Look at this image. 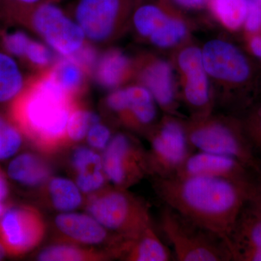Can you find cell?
<instances>
[{"label":"cell","mask_w":261,"mask_h":261,"mask_svg":"<svg viewBox=\"0 0 261 261\" xmlns=\"http://www.w3.org/2000/svg\"><path fill=\"white\" fill-rule=\"evenodd\" d=\"M105 176L102 171L78 173L76 185L81 191L90 193L99 190L104 185Z\"/></svg>","instance_id":"cell-33"},{"label":"cell","mask_w":261,"mask_h":261,"mask_svg":"<svg viewBox=\"0 0 261 261\" xmlns=\"http://www.w3.org/2000/svg\"><path fill=\"white\" fill-rule=\"evenodd\" d=\"M53 81L48 70L34 73L12 101L10 115L21 133L44 150L68 142L67 125L76 102Z\"/></svg>","instance_id":"cell-2"},{"label":"cell","mask_w":261,"mask_h":261,"mask_svg":"<svg viewBox=\"0 0 261 261\" xmlns=\"http://www.w3.org/2000/svg\"><path fill=\"white\" fill-rule=\"evenodd\" d=\"M124 89L126 106L120 114L122 118L134 124L147 125L152 122L155 118L156 109L149 91L139 86Z\"/></svg>","instance_id":"cell-21"},{"label":"cell","mask_w":261,"mask_h":261,"mask_svg":"<svg viewBox=\"0 0 261 261\" xmlns=\"http://www.w3.org/2000/svg\"><path fill=\"white\" fill-rule=\"evenodd\" d=\"M154 188L164 205L226 240L250 200V185L209 176L154 177Z\"/></svg>","instance_id":"cell-1"},{"label":"cell","mask_w":261,"mask_h":261,"mask_svg":"<svg viewBox=\"0 0 261 261\" xmlns=\"http://www.w3.org/2000/svg\"><path fill=\"white\" fill-rule=\"evenodd\" d=\"M134 24L142 37L159 47H170L185 37L186 28L179 20L169 18L159 7L142 5L136 10Z\"/></svg>","instance_id":"cell-12"},{"label":"cell","mask_w":261,"mask_h":261,"mask_svg":"<svg viewBox=\"0 0 261 261\" xmlns=\"http://www.w3.org/2000/svg\"><path fill=\"white\" fill-rule=\"evenodd\" d=\"M48 72L61 89L77 101L87 94L89 81L92 80L87 71L70 57L58 56Z\"/></svg>","instance_id":"cell-18"},{"label":"cell","mask_w":261,"mask_h":261,"mask_svg":"<svg viewBox=\"0 0 261 261\" xmlns=\"http://www.w3.org/2000/svg\"><path fill=\"white\" fill-rule=\"evenodd\" d=\"M27 82L13 57L0 51V102H12Z\"/></svg>","instance_id":"cell-23"},{"label":"cell","mask_w":261,"mask_h":261,"mask_svg":"<svg viewBox=\"0 0 261 261\" xmlns=\"http://www.w3.org/2000/svg\"><path fill=\"white\" fill-rule=\"evenodd\" d=\"M56 224L63 234L80 243L96 245L109 238L107 228L91 215L63 213L57 216Z\"/></svg>","instance_id":"cell-16"},{"label":"cell","mask_w":261,"mask_h":261,"mask_svg":"<svg viewBox=\"0 0 261 261\" xmlns=\"http://www.w3.org/2000/svg\"><path fill=\"white\" fill-rule=\"evenodd\" d=\"M102 166L106 176L118 188L127 189L150 174L148 152L123 134L111 138L105 149Z\"/></svg>","instance_id":"cell-6"},{"label":"cell","mask_w":261,"mask_h":261,"mask_svg":"<svg viewBox=\"0 0 261 261\" xmlns=\"http://www.w3.org/2000/svg\"><path fill=\"white\" fill-rule=\"evenodd\" d=\"M16 1L19 2V3H23L24 5H34L36 4H39L42 0H16Z\"/></svg>","instance_id":"cell-39"},{"label":"cell","mask_w":261,"mask_h":261,"mask_svg":"<svg viewBox=\"0 0 261 261\" xmlns=\"http://www.w3.org/2000/svg\"><path fill=\"white\" fill-rule=\"evenodd\" d=\"M178 63L187 77V101L192 106L203 107L208 102V84L200 51L194 47L185 49L180 55Z\"/></svg>","instance_id":"cell-15"},{"label":"cell","mask_w":261,"mask_h":261,"mask_svg":"<svg viewBox=\"0 0 261 261\" xmlns=\"http://www.w3.org/2000/svg\"><path fill=\"white\" fill-rule=\"evenodd\" d=\"M12 179L29 187H35L47 181L50 169L47 163L37 155L24 153L15 158L8 166Z\"/></svg>","instance_id":"cell-20"},{"label":"cell","mask_w":261,"mask_h":261,"mask_svg":"<svg viewBox=\"0 0 261 261\" xmlns=\"http://www.w3.org/2000/svg\"><path fill=\"white\" fill-rule=\"evenodd\" d=\"M202 61L205 70L216 78L240 82L248 76V65L243 55L222 41H211L206 44Z\"/></svg>","instance_id":"cell-13"},{"label":"cell","mask_w":261,"mask_h":261,"mask_svg":"<svg viewBox=\"0 0 261 261\" xmlns=\"http://www.w3.org/2000/svg\"><path fill=\"white\" fill-rule=\"evenodd\" d=\"M176 4L185 8H195L202 6L207 0H173Z\"/></svg>","instance_id":"cell-35"},{"label":"cell","mask_w":261,"mask_h":261,"mask_svg":"<svg viewBox=\"0 0 261 261\" xmlns=\"http://www.w3.org/2000/svg\"><path fill=\"white\" fill-rule=\"evenodd\" d=\"M185 133L190 146L201 152L229 156L245 165L254 163L250 147H247L232 128L221 122L200 123Z\"/></svg>","instance_id":"cell-10"},{"label":"cell","mask_w":261,"mask_h":261,"mask_svg":"<svg viewBox=\"0 0 261 261\" xmlns=\"http://www.w3.org/2000/svg\"><path fill=\"white\" fill-rule=\"evenodd\" d=\"M25 23L58 56H73L87 41L74 19L50 3L34 8Z\"/></svg>","instance_id":"cell-5"},{"label":"cell","mask_w":261,"mask_h":261,"mask_svg":"<svg viewBox=\"0 0 261 261\" xmlns=\"http://www.w3.org/2000/svg\"><path fill=\"white\" fill-rule=\"evenodd\" d=\"M260 135V138H259V141H260V145H261V121H260V135Z\"/></svg>","instance_id":"cell-43"},{"label":"cell","mask_w":261,"mask_h":261,"mask_svg":"<svg viewBox=\"0 0 261 261\" xmlns=\"http://www.w3.org/2000/svg\"><path fill=\"white\" fill-rule=\"evenodd\" d=\"M87 137L91 147L98 149H105L111 140V130L106 125L98 122L89 128Z\"/></svg>","instance_id":"cell-32"},{"label":"cell","mask_w":261,"mask_h":261,"mask_svg":"<svg viewBox=\"0 0 261 261\" xmlns=\"http://www.w3.org/2000/svg\"><path fill=\"white\" fill-rule=\"evenodd\" d=\"M130 70V60L123 51L107 49L100 51L92 80L102 89L117 88L128 78Z\"/></svg>","instance_id":"cell-17"},{"label":"cell","mask_w":261,"mask_h":261,"mask_svg":"<svg viewBox=\"0 0 261 261\" xmlns=\"http://www.w3.org/2000/svg\"><path fill=\"white\" fill-rule=\"evenodd\" d=\"M215 15L228 28L238 29L246 18L247 0H207Z\"/></svg>","instance_id":"cell-25"},{"label":"cell","mask_w":261,"mask_h":261,"mask_svg":"<svg viewBox=\"0 0 261 261\" xmlns=\"http://www.w3.org/2000/svg\"><path fill=\"white\" fill-rule=\"evenodd\" d=\"M21 144V132L16 126L7 122L0 127V160L14 154Z\"/></svg>","instance_id":"cell-30"},{"label":"cell","mask_w":261,"mask_h":261,"mask_svg":"<svg viewBox=\"0 0 261 261\" xmlns=\"http://www.w3.org/2000/svg\"><path fill=\"white\" fill-rule=\"evenodd\" d=\"M5 205H3L2 202H0V217L3 216V214H5Z\"/></svg>","instance_id":"cell-41"},{"label":"cell","mask_w":261,"mask_h":261,"mask_svg":"<svg viewBox=\"0 0 261 261\" xmlns=\"http://www.w3.org/2000/svg\"><path fill=\"white\" fill-rule=\"evenodd\" d=\"M246 27L250 32H255L261 25V6L257 2L252 0L248 3L246 15Z\"/></svg>","instance_id":"cell-34"},{"label":"cell","mask_w":261,"mask_h":261,"mask_svg":"<svg viewBox=\"0 0 261 261\" xmlns=\"http://www.w3.org/2000/svg\"><path fill=\"white\" fill-rule=\"evenodd\" d=\"M142 80L161 106L169 107L173 100L171 70L167 63L158 61L146 67Z\"/></svg>","instance_id":"cell-22"},{"label":"cell","mask_w":261,"mask_h":261,"mask_svg":"<svg viewBox=\"0 0 261 261\" xmlns=\"http://www.w3.org/2000/svg\"><path fill=\"white\" fill-rule=\"evenodd\" d=\"M7 121L5 119H3L1 116H0V127L3 126L5 123H6Z\"/></svg>","instance_id":"cell-42"},{"label":"cell","mask_w":261,"mask_h":261,"mask_svg":"<svg viewBox=\"0 0 261 261\" xmlns=\"http://www.w3.org/2000/svg\"><path fill=\"white\" fill-rule=\"evenodd\" d=\"M102 254L84 250L70 245H56L43 250L38 260L42 261H80L100 260L106 258Z\"/></svg>","instance_id":"cell-27"},{"label":"cell","mask_w":261,"mask_h":261,"mask_svg":"<svg viewBox=\"0 0 261 261\" xmlns=\"http://www.w3.org/2000/svg\"><path fill=\"white\" fill-rule=\"evenodd\" d=\"M8 195V186L4 174L0 171V202L6 198Z\"/></svg>","instance_id":"cell-36"},{"label":"cell","mask_w":261,"mask_h":261,"mask_svg":"<svg viewBox=\"0 0 261 261\" xmlns=\"http://www.w3.org/2000/svg\"><path fill=\"white\" fill-rule=\"evenodd\" d=\"M32 39L27 33L15 31L3 36V47L10 56L23 59Z\"/></svg>","instance_id":"cell-31"},{"label":"cell","mask_w":261,"mask_h":261,"mask_svg":"<svg viewBox=\"0 0 261 261\" xmlns=\"http://www.w3.org/2000/svg\"><path fill=\"white\" fill-rule=\"evenodd\" d=\"M185 128L174 121H166L150 138L149 171L154 177L172 176L192 153Z\"/></svg>","instance_id":"cell-7"},{"label":"cell","mask_w":261,"mask_h":261,"mask_svg":"<svg viewBox=\"0 0 261 261\" xmlns=\"http://www.w3.org/2000/svg\"><path fill=\"white\" fill-rule=\"evenodd\" d=\"M72 164L78 173L94 172L103 169L102 158L86 147L75 149L72 156Z\"/></svg>","instance_id":"cell-29"},{"label":"cell","mask_w":261,"mask_h":261,"mask_svg":"<svg viewBox=\"0 0 261 261\" xmlns=\"http://www.w3.org/2000/svg\"><path fill=\"white\" fill-rule=\"evenodd\" d=\"M100 122V118L97 113L89 111L76 102L70 113L68 125L67 136L68 141L78 142L87 137L89 128L94 123Z\"/></svg>","instance_id":"cell-26"},{"label":"cell","mask_w":261,"mask_h":261,"mask_svg":"<svg viewBox=\"0 0 261 261\" xmlns=\"http://www.w3.org/2000/svg\"><path fill=\"white\" fill-rule=\"evenodd\" d=\"M6 250H5V247L3 245L0 243V260L4 257L5 254H6Z\"/></svg>","instance_id":"cell-40"},{"label":"cell","mask_w":261,"mask_h":261,"mask_svg":"<svg viewBox=\"0 0 261 261\" xmlns=\"http://www.w3.org/2000/svg\"><path fill=\"white\" fill-rule=\"evenodd\" d=\"M251 47L253 53L261 58V39L256 37L252 41Z\"/></svg>","instance_id":"cell-38"},{"label":"cell","mask_w":261,"mask_h":261,"mask_svg":"<svg viewBox=\"0 0 261 261\" xmlns=\"http://www.w3.org/2000/svg\"><path fill=\"white\" fill-rule=\"evenodd\" d=\"M58 57L45 43L32 39L23 60L35 73H39L49 70Z\"/></svg>","instance_id":"cell-28"},{"label":"cell","mask_w":261,"mask_h":261,"mask_svg":"<svg viewBox=\"0 0 261 261\" xmlns=\"http://www.w3.org/2000/svg\"><path fill=\"white\" fill-rule=\"evenodd\" d=\"M53 205L58 210L69 212L75 210L82 202L80 190L75 184L64 178H55L49 185Z\"/></svg>","instance_id":"cell-24"},{"label":"cell","mask_w":261,"mask_h":261,"mask_svg":"<svg viewBox=\"0 0 261 261\" xmlns=\"http://www.w3.org/2000/svg\"><path fill=\"white\" fill-rule=\"evenodd\" d=\"M44 231L42 216L30 207H12L0 219V243L10 255L30 251L42 241Z\"/></svg>","instance_id":"cell-9"},{"label":"cell","mask_w":261,"mask_h":261,"mask_svg":"<svg viewBox=\"0 0 261 261\" xmlns=\"http://www.w3.org/2000/svg\"><path fill=\"white\" fill-rule=\"evenodd\" d=\"M161 226L178 261L231 260L224 240L164 205Z\"/></svg>","instance_id":"cell-4"},{"label":"cell","mask_w":261,"mask_h":261,"mask_svg":"<svg viewBox=\"0 0 261 261\" xmlns=\"http://www.w3.org/2000/svg\"><path fill=\"white\" fill-rule=\"evenodd\" d=\"M122 257L132 261H168L172 253L150 226L130 240Z\"/></svg>","instance_id":"cell-19"},{"label":"cell","mask_w":261,"mask_h":261,"mask_svg":"<svg viewBox=\"0 0 261 261\" xmlns=\"http://www.w3.org/2000/svg\"><path fill=\"white\" fill-rule=\"evenodd\" d=\"M254 1L257 2L259 4H261V0H254Z\"/></svg>","instance_id":"cell-44"},{"label":"cell","mask_w":261,"mask_h":261,"mask_svg":"<svg viewBox=\"0 0 261 261\" xmlns=\"http://www.w3.org/2000/svg\"><path fill=\"white\" fill-rule=\"evenodd\" d=\"M245 163L223 154L200 152L192 153L173 175L224 178L249 185L245 178Z\"/></svg>","instance_id":"cell-11"},{"label":"cell","mask_w":261,"mask_h":261,"mask_svg":"<svg viewBox=\"0 0 261 261\" xmlns=\"http://www.w3.org/2000/svg\"><path fill=\"white\" fill-rule=\"evenodd\" d=\"M250 200L255 201V212L261 216V190L260 191H255V190H252Z\"/></svg>","instance_id":"cell-37"},{"label":"cell","mask_w":261,"mask_h":261,"mask_svg":"<svg viewBox=\"0 0 261 261\" xmlns=\"http://www.w3.org/2000/svg\"><path fill=\"white\" fill-rule=\"evenodd\" d=\"M87 210L107 229L127 240L137 238L152 226L149 205L126 189L105 190L91 197Z\"/></svg>","instance_id":"cell-3"},{"label":"cell","mask_w":261,"mask_h":261,"mask_svg":"<svg viewBox=\"0 0 261 261\" xmlns=\"http://www.w3.org/2000/svg\"><path fill=\"white\" fill-rule=\"evenodd\" d=\"M225 242L231 260L261 261L260 215L255 212L244 218L240 214Z\"/></svg>","instance_id":"cell-14"},{"label":"cell","mask_w":261,"mask_h":261,"mask_svg":"<svg viewBox=\"0 0 261 261\" xmlns=\"http://www.w3.org/2000/svg\"><path fill=\"white\" fill-rule=\"evenodd\" d=\"M127 0H79L73 18L89 42L99 45L113 39L126 9Z\"/></svg>","instance_id":"cell-8"}]
</instances>
